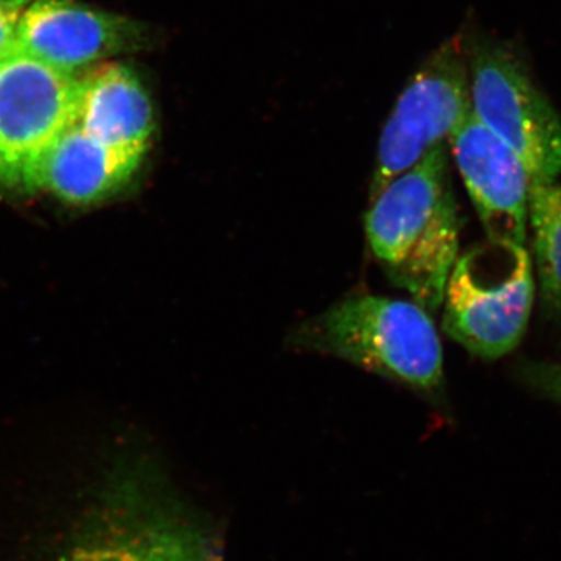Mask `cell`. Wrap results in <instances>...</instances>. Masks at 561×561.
Here are the masks:
<instances>
[{"label": "cell", "instance_id": "6da1fadb", "mask_svg": "<svg viewBox=\"0 0 561 561\" xmlns=\"http://www.w3.org/2000/svg\"><path fill=\"white\" fill-rule=\"evenodd\" d=\"M365 231L391 283L427 312L438 311L459 257L460 234L446 144L373 198Z\"/></svg>", "mask_w": 561, "mask_h": 561}, {"label": "cell", "instance_id": "7a4b0ae2", "mask_svg": "<svg viewBox=\"0 0 561 561\" xmlns=\"http://www.w3.org/2000/svg\"><path fill=\"white\" fill-rule=\"evenodd\" d=\"M291 342L421 390L443 381V351L434 320L415 301L354 295L302 323Z\"/></svg>", "mask_w": 561, "mask_h": 561}, {"label": "cell", "instance_id": "3957f363", "mask_svg": "<svg viewBox=\"0 0 561 561\" xmlns=\"http://www.w3.org/2000/svg\"><path fill=\"white\" fill-rule=\"evenodd\" d=\"M534 298L529 251L486 241L454 264L443 300V331L474 356L497 359L523 341Z\"/></svg>", "mask_w": 561, "mask_h": 561}, {"label": "cell", "instance_id": "277c9868", "mask_svg": "<svg viewBox=\"0 0 561 561\" xmlns=\"http://www.w3.org/2000/svg\"><path fill=\"white\" fill-rule=\"evenodd\" d=\"M471 113L523 161L531 183H557L561 119L505 41L467 36Z\"/></svg>", "mask_w": 561, "mask_h": 561}, {"label": "cell", "instance_id": "5b68a950", "mask_svg": "<svg viewBox=\"0 0 561 561\" xmlns=\"http://www.w3.org/2000/svg\"><path fill=\"white\" fill-rule=\"evenodd\" d=\"M471 114L467 35L446 39L413 73L379 139L370 197L448 142Z\"/></svg>", "mask_w": 561, "mask_h": 561}, {"label": "cell", "instance_id": "8992f818", "mask_svg": "<svg viewBox=\"0 0 561 561\" xmlns=\"http://www.w3.org/2000/svg\"><path fill=\"white\" fill-rule=\"evenodd\" d=\"M79 77L16 47L0 55V184L32 190L41 160L72 124Z\"/></svg>", "mask_w": 561, "mask_h": 561}, {"label": "cell", "instance_id": "52a82bcc", "mask_svg": "<svg viewBox=\"0 0 561 561\" xmlns=\"http://www.w3.org/2000/svg\"><path fill=\"white\" fill-rule=\"evenodd\" d=\"M149 25L79 0H32L22 14L16 49L79 77L119 55L150 46Z\"/></svg>", "mask_w": 561, "mask_h": 561}, {"label": "cell", "instance_id": "ba28073f", "mask_svg": "<svg viewBox=\"0 0 561 561\" xmlns=\"http://www.w3.org/2000/svg\"><path fill=\"white\" fill-rule=\"evenodd\" d=\"M448 142L486 241L524 247L531 181L518 154L472 113Z\"/></svg>", "mask_w": 561, "mask_h": 561}, {"label": "cell", "instance_id": "9c48e42d", "mask_svg": "<svg viewBox=\"0 0 561 561\" xmlns=\"http://www.w3.org/2000/svg\"><path fill=\"white\" fill-rule=\"evenodd\" d=\"M72 124L106 146L146 154L154 130L153 105L130 66L101 62L79 76Z\"/></svg>", "mask_w": 561, "mask_h": 561}, {"label": "cell", "instance_id": "30bf717a", "mask_svg": "<svg viewBox=\"0 0 561 561\" xmlns=\"http://www.w3.org/2000/svg\"><path fill=\"white\" fill-rule=\"evenodd\" d=\"M144 157L106 146L70 124L41 160L33 187L76 205L103 201L135 175Z\"/></svg>", "mask_w": 561, "mask_h": 561}, {"label": "cell", "instance_id": "8fae6325", "mask_svg": "<svg viewBox=\"0 0 561 561\" xmlns=\"http://www.w3.org/2000/svg\"><path fill=\"white\" fill-rule=\"evenodd\" d=\"M66 561H219L194 524L162 511H131Z\"/></svg>", "mask_w": 561, "mask_h": 561}, {"label": "cell", "instance_id": "7c38bea8", "mask_svg": "<svg viewBox=\"0 0 561 561\" xmlns=\"http://www.w3.org/2000/svg\"><path fill=\"white\" fill-rule=\"evenodd\" d=\"M529 227L542 302L561 309V186L530 183Z\"/></svg>", "mask_w": 561, "mask_h": 561}, {"label": "cell", "instance_id": "4fadbf2b", "mask_svg": "<svg viewBox=\"0 0 561 561\" xmlns=\"http://www.w3.org/2000/svg\"><path fill=\"white\" fill-rule=\"evenodd\" d=\"M32 0H0V55L16 46V33L25 9Z\"/></svg>", "mask_w": 561, "mask_h": 561}, {"label": "cell", "instance_id": "5bb4252c", "mask_svg": "<svg viewBox=\"0 0 561 561\" xmlns=\"http://www.w3.org/2000/svg\"><path fill=\"white\" fill-rule=\"evenodd\" d=\"M527 378L538 390L561 402V365H535L527 371Z\"/></svg>", "mask_w": 561, "mask_h": 561}]
</instances>
